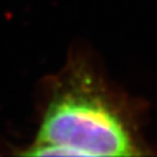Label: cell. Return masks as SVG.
I'll use <instances>...</instances> for the list:
<instances>
[{"mask_svg":"<svg viewBox=\"0 0 157 157\" xmlns=\"http://www.w3.org/2000/svg\"><path fill=\"white\" fill-rule=\"evenodd\" d=\"M36 144L66 148L72 156L137 153L113 105L84 81L55 96L45 113Z\"/></svg>","mask_w":157,"mask_h":157,"instance_id":"cell-1","label":"cell"}]
</instances>
